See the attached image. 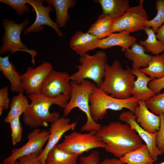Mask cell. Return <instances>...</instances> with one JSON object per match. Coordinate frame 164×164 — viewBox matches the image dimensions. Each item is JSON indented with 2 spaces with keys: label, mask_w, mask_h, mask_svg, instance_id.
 Segmentation results:
<instances>
[{
  "label": "cell",
  "mask_w": 164,
  "mask_h": 164,
  "mask_svg": "<svg viewBox=\"0 0 164 164\" xmlns=\"http://www.w3.org/2000/svg\"><path fill=\"white\" fill-rule=\"evenodd\" d=\"M96 135L105 144V151L118 159L143 144L137 133L126 123L111 122L101 126Z\"/></svg>",
  "instance_id": "6da1fadb"
},
{
  "label": "cell",
  "mask_w": 164,
  "mask_h": 164,
  "mask_svg": "<svg viewBox=\"0 0 164 164\" xmlns=\"http://www.w3.org/2000/svg\"><path fill=\"white\" fill-rule=\"evenodd\" d=\"M27 96L31 102L23 114V121L28 127L35 128L47 127L48 123H52L60 117L59 113L50 112V107L56 104L64 109L69 100L64 95L55 98L47 97L40 94L28 95Z\"/></svg>",
  "instance_id": "7a4b0ae2"
},
{
  "label": "cell",
  "mask_w": 164,
  "mask_h": 164,
  "mask_svg": "<svg viewBox=\"0 0 164 164\" xmlns=\"http://www.w3.org/2000/svg\"><path fill=\"white\" fill-rule=\"evenodd\" d=\"M136 77L128 65L124 69L118 60L107 63L103 83L99 88L107 94L119 99L131 97V91Z\"/></svg>",
  "instance_id": "3957f363"
},
{
  "label": "cell",
  "mask_w": 164,
  "mask_h": 164,
  "mask_svg": "<svg viewBox=\"0 0 164 164\" xmlns=\"http://www.w3.org/2000/svg\"><path fill=\"white\" fill-rule=\"evenodd\" d=\"M70 83L71 86L70 97L63 109V116L67 117L72 110L78 108L85 113L87 118L86 123L81 128L80 130L87 132L98 131L101 125L92 119L89 107V97L96 84L88 80H84L80 84L72 81Z\"/></svg>",
  "instance_id": "277c9868"
},
{
  "label": "cell",
  "mask_w": 164,
  "mask_h": 164,
  "mask_svg": "<svg viewBox=\"0 0 164 164\" xmlns=\"http://www.w3.org/2000/svg\"><path fill=\"white\" fill-rule=\"evenodd\" d=\"M91 116L96 122L102 120L108 110L114 111L126 108L134 114L138 100L132 96L126 99H119L107 94L96 86L89 97Z\"/></svg>",
  "instance_id": "5b68a950"
},
{
  "label": "cell",
  "mask_w": 164,
  "mask_h": 164,
  "mask_svg": "<svg viewBox=\"0 0 164 164\" xmlns=\"http://www.w3.org/2000/svg\"><path fill=\"white\" fill-rule=\"evenodd\" d=\"M107 60V54L103 50L92 55L86 54L80 56V64L76 67L77 70L70 75V80L80 84L84 80L90 79L99 88L104 80Z\"/></svg>",
  "instance_id": "8992f818"
},
{
  "label": "cell",
  "mask_w": 164,
  "mask_h": 164,
  "mask_svg": "<svg viewBox=\"0 0 164 164\" xmlns=\"http://www.w3.org/2000/svg\"><path fill=\"white\" fill-rule=\"evenodd\" d=\"M29 23L28 18L21 23H18L14 20L2 19L4 32L2 39V44L0 48L1 55L8 52L13 53L19 51L26 52L31 55L32 63L34 65V58L37 54V52L33 50L29 49L21 40V33Z\"/></svg>",
  "instance_id": "52a82bcc"
},
{
  "label": "cell",
  "mask_w": 164,
  "mask_h": 164,
  "mask_svg": "<svg viewBox=\"0 0 164 164\" xmlns=\"http://www.w3.org/2000/svg\"><path fill=\"white\" fill-rule=\"evenodd\" d=\"M96 132L93 130L82 133L73 131L64 135L63 141L56 146L60 149L79 155L94 149H104L105 145L97 136Z\"/></svg>",
  "instance_id": "ba28073f"
},
{
  "label": "cell",
  "mask_w": 164,
  "mask_h": 164,
  "mask_svg": "<svg viewBox=\"0 0 164 164\" xmlns=\"http://www.w3.org/2000/svg\"><path fill=\"white\" fill-rule=\"evenodd\" d=\"M144 1L140 0L137 5L130 7L122 16L113 20L111 33L126 31L130 33L144 30L149 20Z\"/></svg>",
  "instance_id": "9c48e42d"
},
{
  "label": "cell",
  "mask_w": 164,
  "mask_h": 164,
  "mask_svg": "<svg viewBox=\"0 0 164 164\" xmlns=\"http://www.w3.org/2000/svg\"><path fill=\"white\" fill-rule=\"evenodd\" d=\"M48 130L35 128L27 136V142L19 148L12 150L11 154L3 160V164H12L20 157L35 153H40L47 142L49 135Z\"/></svg>",
  "instance_id": "30bf717a"
},
{
  "label": "cell",
  "mask_w": 164,
  "mask_h": 164,
  "mask_svg": "<svg viewBox=\"0 0 164 164\" xmlns=\"http://www.w3.org/2000/svg\"><path fill=\"white\" fill-rule=\"evenodd\" d=\"M70 76L66 72L53 70L43 83L40 94L50 98H57L64 95L70 99L71 90Z\"/></svg>",
  "instance_id": "8fae6325"
},
{
  "label": "cell",
  "mask_w": 164,
  "mask_h": 164,
  "mask_svg": "<svg viewBox=\"0 0 164 164\" xmlns=\"http://www.w3.org/2000/svg\"><path fill=\"white\" fill-rule=\"evenodd\" d=\"M53 70L52 64L46 61L35 68L29 67L21 76V85L24 91L28 95L40 94L43 83Z\"/></svg>",
  "instance_id": "7c38bea8"
},
{
  "label": "cell",
  "mask_w": 164,
  "mask_h": 164,
  "mask_svg": "<svg viewBox=\"0 0 164 164\" xmlns=\"http://www.w3.org/2000/svg\"><path fill=\"white\" fill-rule=\"evenodd\" d=\"M44 0H29L28 3L33 8L36 14L34 22L25 29L23 31L25 36L33 32L36 33L43 30L45 25L50 26L56 31L58 36L63 37V33L56 22L53 21L50 16V12L53 11V7L49 5H43Z\"/></svg>",
  "instance_id": "4fadbf2b"
},
{
  "label": "cell",
  "mask_w": 164,
  "mask_h": 164,
  "mask_svg": "<svg viewBox=\"0 0 164 164\" xmlns=\"http://www.w3.org/2000/svg\"><path fill=\"white\" fill-rule=\"evenodd\" d=\"M70 121L69 118L63 116L52 123L49 129L50 133L46 145L38 156L41 164H45L48 152L58 144L63 134L69 130L75 129L77 122L70 123Z\"/></svg>",
  "instance_id": "5bb4252c"
},
{
  "label": "cell",
  "mask_w": 164,
  "mask_h": 164,
  "mask_svg": "<svg viewBox=\"0 0 164 164\" xmlns=\"http://www.w3.org/2000/svg\"><path fill=\"white\" fill-rule=\"evenodd\" d=\"M118 119L128 124L135 131L145 142L152 158L155 162L156 161L158 156L162 155L156 145L157 133H150L143 129L137 122L135 114L130 111L121 112L119 115Z\"/></svg>",
  "instance_id": "9a60e30c"
},
{
  "label": "cell",
  "mask_w": 164,
  "mask_h": 164,
  "mask_svg": "<svg viewBox=\"0 0 164 164\" xmlns=\"http://www.w3.org/2000/svg\"><path fill=\"white\" fill-rule=\"evenodd\" d=\"M134 114L137 122L146 131L154 134L159 130L160 125L159 117L149 111L145 101L138 100Z\"/></svg>",
  "instance_id": "2e32d148"
},
{
  "label": "cell",
  "mask_w": 164,
  "mask_h": 164,
  "mask_svg": "<svg viewBox=\"0 0 164 164\" xmlns=\"http://www.w3.org/2000/svg\"><path fill=\"white\" fill-rule=\"evenodd\" d=\"M100 39L87 32L78 31L71 38L69 44L72 50L82 56L88 51L97 48Z\"/></svg>",
  "instance_id": "e0dca14e"
},
{
  "label": "cell",
  "mask_w": 164,
  "mask_h": 164,
  "mask_svg": "<svg viewBox=\"0 0 164 164\" xmlns=\"http://www.w3.org/2000/svg\"><path fill=\"white\" fill-rule=\"evenodd\" d=\"M137 40L135 36H131L127 32L112 33L105 38L100 39L97 44V48L103 50L119 46L125 50L135 43Z\"/></svg>",
  "instance_id": "ac0fdd59"
},
{
  "label": "cell",
  "mask_w": 164,
  "mask_h": 164,
  "mask_svg": "<svg viewBox=\"0 0 164 164\" xmlns=\"http://www.w3.org/2000/svg\"><path fill=\"white\" fill-rule=\"evenodd\" d=\"M132 71L136 79L131 91L132 96L138 100L144 101L154 96L156 94L148 86L152 79L140 69H132Z\"/></svg>",
  "instance_id": "d6986e66"
},
{
  "label": "cell",
  "mask_w": 164,
  "mask_h": 164,
  "mask_svg": "<svg viewBox=\"0 0 164 164\" xmlns=\"http://www.w3.org/2000/svg\"><path fill=\"white\" fill-rule=\"evenodd\" d=\"M0 70L10 82V90L13 92L23 93L22 87L21 76L14 65L9 59V56L0 57Z\"/></svg>",
  "instance_id": "ffe728a7"
},
{
  "label": "cell",
  "mask_w": 164,
  "mask_h": 164,
  "mask_svg": "<svg viewBox=\"0 0 164 164\" xmlns=\"http://www.w3.org/2000/svg\"><path fill=\"white\" fill-rule=\"evenodd\" d=\"M94 2L100 5L103 14L110 16L113 20L122 16L130 7L128 0H97Z\"/></svg>",
  "instance_id": "44dd1931"
},
{
  "label": "cell",
  "mask_w": 164,
  "mask_h": 164,
  "mask_svg": "<svg viewBox=\"0 0 164 164\" xmlns=\"http://www.w3.org/2000/svg\"><path fill=\"white\" fill-rule=\"evenodd\" d=\"M124 51L126 58L132 61V68L134 69L147 67L152 56L146 53L144 48L136 43L132 46L130 49Z\"/></svg>",
  "instance_id": "7402d4cb"
},
{
  "label": "cell",
  "mask_w": 164,
  "mask_h": 164,
  "mask_svg": "<svg viewBox=\"0 0 164 164\" xmlns=\"http://www.w3.org/2000/svg\"><path fill=\"white\" fill-rule=\"evenodd\" d=\"M45 2L54 9L56 22L60 28L64 27L69 19V9L74 7L77 2L75 0H46Z\"/></svg>",
  "instance_id": "603a6c76"
},
{
  "label": "cell",
  "mask_w": 164,
  "mask_h": 164,
  "mask_svg": "<svg viewBox=\"0 0 164 164\" xmlns=\"http://www.w3.org/2000/svg\"><path fill=\"white\" fill-rule=\"evenodd\" d=\"M120 159L127 164H153L155 162L151 156L147 146L143 144Z\"/></svg>",
  "instance_id": "cb8c5ba5"
},
{
  "label": "cell",
  "mask_w": 164,
  "mask_h": 164,
  "mask_svg": "<svg viewBox=\"0 0 164 164\" xmlns=\"http://www.w3.org/2000/svg\"><path fill=\"white\" fill-rule=\"evenodd\" d=\"M78 156L56 145L48 152L45 164H77Z\"/></svg>",
  "instance_id": "d4e9b609"
},
{
  "label": "cell",
  "mask_w": 164,
  "mask_h": 164,
  "mask_svg": "<svg viewBox=\"0 0 164 164\" xmlns=\"http://www.w3.org/2000/svg\"><path fill=\"white\" fill-rule=\"evenodd\" d=\"M29 104L27 97L20 93L13 96L10 104V110L4 119V122L9 123L13 120L19 118L26 110Z\"/></svg>",
  "instance_id": "484cf974"
},
{
  "label": "cell",
  "mask_w": 164,
  "mask_h": 164,
  "mask_svg": "<svg viewBox=\"0 0 164 164\" xmlns=\"http://www.w3.org/2000/svg\"><path fill=\"white\" fill-rule=\"evenodd\" d=\"M113 21L110 16L102 14L98 16L87 32L100 39L105 38L111 33Z\"/></svg>",
  "instance_id": "4316f807"
},
{
  "label": "cell",
  "mask_w": 164,
  "mask_h": 164,
  "mask_svg": "<svg viewBox=\"0 0 164 164\" xmlns=\"http://www.w3.org/2000/svg\"><path fill=\"white\" fill-rule=\"evenodd\" d=\"M152 80L161 78L164 76V53L152 56L148 66L140 69Z\"/></svg>",
  "instance_id": "83f0119b"
},
{
  "label": "cell",
  "mask_w": 164,
  "mask_h": 164,
  "mask_svg": "<svg viewBox=\"0 0 164 164\" xmlns=\"http://www.w3.org/2000/svg\"><path fill=\"white\" fill-rule=\"evenodd\" d=\"M144 30L147 37L144 40H140L139 44L144 48L146 52L155 55L164 52V43L159 41L156 38L155 33L152 29L150 28H145Z\"/></svg>",
  "instance_id": "f1b7e54d"
},
{
  "label": "cell",
  "mask_w": 164,
  "mask_h": 164,
  "mask_svg": "<svg viewBox=\"0 0 164 164\" xmlns=\"http://www.w3.org/2000/svg\"><path fill=\"white\" fill-rule=\"evenodd\" d=\"M157 14L152 19L149 20L146 28H151L156 33L164 23V0H157L155 2Z\"/></svg>",
  "instance_id": "f546056e"
},
{
  "label": "cell",
  "mask_w": 164,
  "mask_h": 164,
  "mask_svg": "<svg viewBox=\"0 0 164 164\" xmlns=\"http://www.w3.org/2000/svg\"><path fill=\"white\" fill-rule=\"evenodd\" d=\"M145 102L148 109L154 114L159 115L164 113V92L156 94Z\"/></svg>",
  "instance_id": "4dcf8cb0"
},
{
  "label": "cell",
  "mask_w": 164,
  "mask_h": 164,
  "mask_svg": "<svg viewBox=\"0 0 164 164\" xmlns=\"http://www.w3.org/2000/svg\"><path fill=\"white\" fill-rule=\"evenodd\" d=\"M29 0H0V2L11 7L19 15L29 12L30 9L26 5Z\"/></svg>",
  "instance_id": "1f68e13d"
},
{
  "label": "cell",
  "mask_w": 164,
  "mask_h": 164,
  "mask_svg": "<svg viewBox=\"0 0 164 164\" xmlns=\"http://www.w3.org/2000/svg\"><path fill=\"white\" fill-rule=\"evenodd\" d=\"M9 123L11 130V136L12 143L13 145L19 142L21 139L22 128L18 118L11 121Z\"/></svg>",
  "instance_id": "d6a6232c"
},
{
  "label": "cell",
  "mask_w": 164,
  "mask_h": 164,
  "mask_svg": "<svg viewBox=\"0 0 164 164\" xmlns=\"http://www.w3.org/2000/svg\"><path fill=\"white\" fill-rule=\"evenodd\" d=\"M159 115L160 125L159 129L157 132L156 143L162 155H164V113H160Z\"/></svg>",
  "instance_id": "836d02e7"
},
{
  "label": "cell",
  "mask_w": 164,
  "mask_h": 164,
  "mask_svg": "<svg viewBox=\"0 0 164 164\" xmlns=\"http://www.w3.org/2000/svg\"><path fill=\"white\" fill-rule=\"evenodd\" d=\"M9 90L7 86H4L0 89V115L4 110L8 109L11 101L9 96Z\"/></svg>",
  "instance_id": "e575fe53"
},
{
  "label": "cell",
  "mask_w": 164,
  "mask_h": 164,
  "mask_svg": "<svg viewBox=\"0 0 164 164\" xmlns=\"http://www.w3.org/2000/svg\"><path fill=\"white\" fill-rule=\"evenodd\" d=\"M99 162V152L96 150L92 151L87 156L79 158L80 164H97Z\"/></svg>",
  "instance_id": "d590c367"
},
{
  "label": "cell",
  "mask_w": 164,
  "mask_h": 164,
  "mask_svg": "<svg viewBox=\"0 0 164 164\" xmlns=\"http://www.w3.org/2000/svg\"><path fill=\"white\" fill-rule=\"evenodd\" d=\"M148 86L156 94H159L164 88V76L159 79L152 80Z\"/></svg>",
  "instance_id": "8d00e7d4"
},
{
  "label": "cell",
  "mask_w": 164,
  "mask_h": 164,
  "mask_svg": "<svg viewBox=\"0 0 164 164\" xmlns=\"http://www.w3.org/2000/svg\"><path fill=\"white\" fill-rule=\"evenodd\" d=\"M39 153H35L19 158L18 160L21 164H41L38 158Z\"/></svg>",
  "instance_id": "74e56055"
},
{
  "label": "cell",
  "mask_w": 164,
  "mask_h": 164,
  "mask_svg": "<svg viewBox=\"0 0 164 164\" xmlns=\"http://www.w3.org/2000/svg\"><path fill=\"white\" fill-rule=\"evenodd\" d=\"M97 164H127L122 161L120 159L118 158H106Z\"/></svg>",
  "instance_id": "f35d334b"
},
{
  "label": "cell",
  "mask_w": 164,
  "mask_h": 164,
  "mask_svg": "<svg viewBox=\"0 0 164 164\" xmlns=\"http://www.w3.org/2000/svg\"><path fill=\"white\" fill-rule=\"evenodd\" d=\"M155 36L159 41L164 43V23L158 29Z\"/></svg>",
  "instance_id": "ab89813d"
},
{
  "label": "cell",
  "mask_w": 164,
  "mask_h": 164,
  "mask_svg": "<svg viewBox=\"0 0 164 164\" xmlns=\"http://www.w3.org/2000/svg\"><path fill=\"white\" fill-rule=\"evenodd\" d=\"M12 164H21L19 161L17 160L14 163Z\"/></svg>",
  "instance_id": "60d3db41"
},
{
  "label": "cell",
  "mask_w": 164,
  "mask_h": 164,
  "mask_svg": "<svg viewBox=\"0 0 164 164\" xmlns=\"http://www.w3.org/2000/svg\"><path fill=\"white\" fill-rule=\"evenodd\" d=\"M164 164V161H163V162H161L160 163H156V164Z\"/></svg>",
  "instance_id": "b9f144b4"
},
{
  "label": "cell",
  "mask_w": 164,
  "mask_h": 164,
  "mask_svg": "<svg viewBox=\"0 0 164 164\" xmlns=\"http://www.w3.org/2000/svg\"><path fill=\"white\" fill-rule=\"evenodd\" d=\"M0 164H2L0 163Z\"/></svg>",
  "instance_id": "7bdbcfd3"
}]
</instances>
